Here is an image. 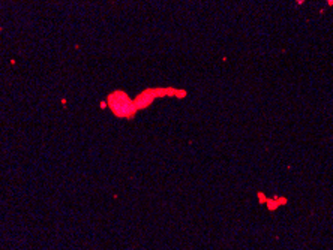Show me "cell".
<instances>
[{"instance_id": "obj_2", "label": "cell", "mask_w": 333, "mask_h": 250, "mask_svg": "<svg viewBox=\"0 0 333 250\" xmlns=\"http://www.w3.org/2000/svg\"><path fill=\"white\" fill-rule=\"evenodd\" d=\"M258 198H260V202L263 204V202H267V199H266V196L263 195V193H258Z\"/></svg>"}, {"instance_id": "obj_1", "label": "cell", "mask_w": 333, "mask_h": 250, "mask_svg": "<svg viewBox=\"0 0 333 250\" xmlns=\"http://www.w3.org/2000/svg\"><path fill=\"white\" fill-rule=\"evenodd\" d=\"M267 207L269 210H276L279 207V202H278V198H275V199H267Z\"/></svg>"}]
</instances>
